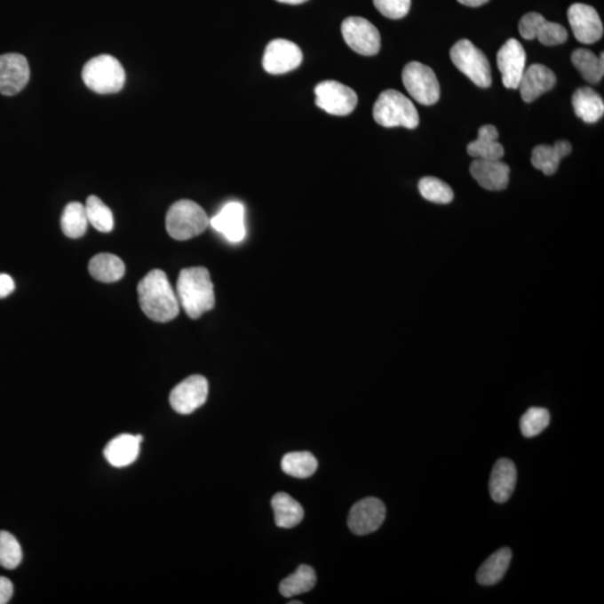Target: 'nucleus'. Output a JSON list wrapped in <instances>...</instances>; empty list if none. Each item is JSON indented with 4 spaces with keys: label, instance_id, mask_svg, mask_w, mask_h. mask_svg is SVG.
Returning a JSON list of instances; mask_svg holds the SVG:
<instances>
[{
    "label": "nucleus",
    "instance_id": "nucleus-1",
    "mask_svg": "<svg viewBox=\"0 0 604 604\" xmlns=\"http://www.w3.org/2000/svg\"><path fill=\"white\" fill-rule=\"evenodd\" d=\"M137 290L142 312L151 321L168 322L179 316V298L165 272L150 271L138 284Z\"/></svg>",
    "mask_w": 604,
    "mask_h": 604
},
{
    "label": "nucleus",
    "instance_id": "nucleus-2",
    "mask_svg": "<svg viewBox=\"0 0 604 604\" xmlns=\"http://www.w3.org/2000/svg\"><path fill=\"white\" fill-rule=\"evenodd\" d=\"M177 298L189 318L197 319L214 308V286L209 270L203 266L180 271Z\"/></svg>",
    "mask_w": 604,
    "mask_h": 604
},
{
    "label": "nucleus",
    "instance_id": "nucleus-3",
    "mask_svg": "<svg viewBox=\"0 0 604 604\" xmlns=\"http://www.w3.org/2000/svg\"><path fill=\"white\" fill-rule=\"evenodd\" d=\"M374 120L385 128L416 129L420 123L416 106L396 90L384 91L373 107Z\"/></svg>",
    "mask_w": 604,
    "mask_h": 604
},
{
    "label": "nucleus",
    "instance_id": "nucleus-4",
    "mask_svg": "<svg viewBox=\"0 0 604 604\" xmlns=\"http://www.w3.org/2000/svg\"><path fill=\"white\" fill-rule=\"evenodd\" d=\"M209 226L210 218L195 202H176L167 211L166 230L177 241L191 240L201 235Z\"/></svg>",
    "mask_w": 604,
    "mask_h": 604
},
{
    "label": "nucleus",
    "instance_id": "nucleus-5",
    "mask_svg": "<svg viewBox=\"0 0 604 604\" xmlns=\"http://www.w3.org/2000/svg\"><path fill=\"white\" fill-rule=\"evenodd\" d=\"M84 84L93 92L112 94L123 90L126 73L118 60L111 55H99L91 59L82 71Z\"/></svg>",
    "mask_w": 604,
    "mask_h": 604
},
{
    "label": "nucleus",
    "instance_id": "nucleus-6",
    "mask_svg": "<svg viewBox=\"0 0 604 604\" xmlns=\"http://www.w3.org/2000/svg\"><path fill=\"white\" fill-rule=\"evenodd\" d=\"M450 58L459 71L481 88H489L493 83L489 59L469 40H460L452 46Z\"/></svg>",
    "mask_w": 604,
    "mask_h": 604
},
{
    "label": "nucleus",
    "instance_id": "nucleus-7",
    "mask_svg": "<svg viewBox=\"0 0 604 604\" xmlns=\"http://www.w3.org/2000/svg\"><path fill=\"white\" fill-rule=\"evenodd\" d=\"M405 89L414 100L423 106H433L440 99V84L433 68L420 62H411L403 68Z\"/></svg>",
    "mask_w": 604,
    "mask_h": 604
},
{
    "label": "nucleus",
    "instance_id": "nucleus-8",
    "mask_svg": "<svg viewBox=\"0 0 604 604\" xmlns=\"http://www.w3.org/2000/svg\"><path fill=\"white\" fill-rule=\"evenodd\" d=\"M316 105L332 115H351L357 106L355 91L338 81H323L314 88Z\"/></svg>",
    "mask_w": 604,
    "mask_h": 604
},
{
    "label": "nucleus",
    "instance_id": "nucleus-9",
    "mask_svg": "<svg viewBox=\"0 0 604 604\" xmlns=\"http://www.w3.org/2000/svg\"><path fill=\"white\" fill-rule=\"evenodd\" d=\"M342 34L346 44L358 54L374 56L381 50L378 29L362 17H348L345 20Z\"/></svg>",
    "mask_w": 604,
    "mask_h": 604
},
{
    "label": "nucleus",
    "instance_id": "nucleus-10",
    "mask_svg": "<svg viewBox=\"0 0 604 604\" xmlns=\"http://www.w3.org/2000/svg\"><path fill=\"white\" fill-rule=\"evenodd\" d=\"M302 52L295 43L288 40H274L267 44L262 64L266 72L272 76L286 75L296 70L302 63Z\"/></svg>",
    "mask_w": 604,
    "mask_h": 604
},
{
    "label": "nucleus",
    "instance_id": "nucleus-11",
    "mask_svg": "<svg viewBox=\"0 0 604 604\" xmlns=\"http://www.w3.org/2000/svg\"><path fill=\"white\" fill-rule=\"evenodd\" d=\"M209 396V382L202 375H193L174 387L170 402L174 411L191 414L204 405Z\"/></svg>",
    "mask_w": 604,
    "mask_h": 604
},
{
    "label": "nucleus",
    "instance_id": "nucleus-12",
    "mask_svg": "<svg viewBox=\"0 0 604 604\" xmlns=\"http://www.w3.org/2000/svg\"><path fill=\"white\" fill-rule=\"evenodd\" d=\"M386 508L381 500L369 497L354 505L348 515V528L358 536L377 532L385 520Z\"/></svg>",
    "mask_w": 604,
    "mask_h": 604
},
{
    "label": "nucleus",
    "instance_id": "nucleus-13",
    "mask_svg": "<svg viewBox=\"0 0 604 604\" xmlns=\"http://www.w3.org/2000/svg\"><path fill=\"white\" fill-rule=\"evenodd\" d=\"M521 37L532 41L537 38L543 45L555 46L568 40V30L562 25L546 20L538 12H528L521 17L519 24Z\"/></svg>",
    "mask_w": 604,
    "mask_h": 604
},
{
    "label": "nucleus",
    "instance_id": "nucleus-14",
    "mask_svg": "<svg viewBox=\"0 0 604 604\" xmlns=\"http://www.w3.org/2000/svg\"><path fill=\"white\" fill-rule=\"evenodd\" d=\"M574 36L584 44H593L603 36V24L598 12L585 4H573L568 11Z\"/></svg>",
    "mask_w": 604,
    "mask_h": 604
},
{
    "label": "nucleus",
    "instance_id": "nucleus-15",
    "mask_svg": "<svg viewBox=\"0 0 604 604\" xmlns=\"http://www.w3.org/2000/svg\"><path fill=\"white\" fill-rule=\"evenodd\" d=\"M497 66L502 73L504 85L507 89H519L526 70V52L523 45L515 38H509L498 51Z\"/></svg>",
    "mask_w": 604,
    "mask_h": 604
},
{
    "label": "nucleus",
    "instance_id": "nucleus-16",
    "mask_svg": "<svg viewBox=\"0 0 604 604\" xmlns=\"http://www.w3.org/2000/svg\"><path fill=\"white\" fill-rule=\"evenodd\" d=\"M30 70L25 56L10 53L0 56V93L15 96L28 85Z\"/></svg>",
    "mask_w": 604,
    "mask_h": 604
},
{
    "label": "nucleus",
    "instance_id": "nucleus-17",
    "mask_svg": "<svg viewBox=\"0 0 604 604\" xmlns=\"http://www.w3.org/2000/svg\"><path fill=\"white\" fill-rule=\"evenodd\" d=\"M210 226L230 243H240L247 236L243 204L240 202L226 203L215 217L210 219Z\"/></svg>",
    "mask_w": 604,
    "mask_h": 604
},
{
    "label": "nucleus",
    "instance_id": "nucleus-18",
    "mask_svg": "<svg viewBox=\"0 0 604 604\" xmlns=\"http://www.w3.org/2000/svg\"><path fill=\"white\" fill-rule=\"evenodd\" d=\"M470 174L482 188L489 191H503L509 184L511 168L500 161L474 159L470 165Z\"/></svg>",
    "mask_w": 604,
    "mask_h": 604
},
{
    "label": "nucleus",
    "instance_id": "nucleus-19",
    "mask_svg": "<svg viewBox=\"0 0 604 604\" xmlns=\"http://www.w3.org/2000/svg\"><path fill=\"white\" fill-rule=\"evenodd\" d=\"M556 84V76L551 68L542 64H533L525 70L520 83L521 96L525 102H533L542 94L549 92Z\"/></svg>",
    "mask_w": 604,
    "mask_h": 604
},
{
    "label": "nucleus",
    "instance_id": "nucleus-20",
    "mask_svg": "<svg viewBox=\"0 0 604 604\" xmlns=\"http://www.w3.org/2000/svg\"><path fill=\"white\" fill-rule=\"evenodd\" d=\"M141 442V435L120 434L107 444L103 455L114 467H128L139 457Z\"/></svg>",
    "mask_w": 604,
    "mask_h": 604
},
{
    "label": "nucleus",
    "instance_id": "nucleus-21",
    "mask_svg": "<svg viewBox=\"0 0 604 604\" xmlns=\"http://www.w3.org/2000/svg\"><path fill=\"white\" fill-rule=\"evenodd\" d=\"M516 482L517 470L515 464L506 458L499 459L490 474V497L498 504L508 502L513 490H515Z\"/></svg>",
    "mask_w": 604,
    "mask_h": 604
},
{
    "label": "nucleus",
    "instance_id": "nucleus-22",
    "mask_svg": "<svg viewBox=\"0 0 604 604\" xmlns=\"http://www.w3.org/2000/svg\"><path fill=\"white\" fill-rule=\"evenodd\" d=\"M572 153V145L568 140H559L554 146L539 145L532 153V165L543 171L544 175L552 176L558 171L560 161Z\"/></svg>",
    "mask_w": 604,
    "mask_h": 604
},
{
    "label": "nucleus",
    "instance_id": "nucleus-23",
    "mask_svg": "<svg viewBox=\"0 0 604 604\" xmlns=\"http://www.w3.org/2000/svg\"><path fill=\"white\" fill-rule=\"evenodd\" d=\"M499 133L493 124L479 129L476 140L470 142L467 151L474 159H487V161H500L504 157V147L498 142Z\"/></svg>",
    "mask_w": 604,
    "mask_h": 604
},
{
    "label": "nucleus",
    "instance_id": "nucleus-24",
    "mask_svg": "<svg viewBox=\"0 0 604 604\" xmlns=\"http://www.w3.org/2000/svg\"><path fill=\"white\" fill-rule=\"evenodd\" d=\"M574 112L586 123H598L604 115L603 99L591 88H580L573 93Z\"/></svg>",
    "mask_w": 604,
    "mask_h": 604
},
{
    "label": "nucleus",
    "instance_id": "nucleus-25",
    "mask_svg": "<svg viewBox=\"0 0 604 604\" xmlns=\"http://www.w3.org/2000/svg\"><path fill=\"white\" fill-rule=\"evenodd\" d=\"M271 505L274 513L275 525L280 528H296L304 520V508L290 495L286 493L274 495Z\"/></svg>",
    "mask_w": 604,
    "mask_h": 604
},
{
    "label": "nucleus",
    "instance_id": "nucleus-26",
    "mask_svg": "<svg viewBox=\"0 0 604 604\" xmlns=\"http://www.w3.org/2000/svg\"><path fill=\"white\" fill-rule=\"evenodd\" d=\"M511 562L512 551L508 547H503L491 554L478 569V584L486 586L497 584L506 574Z\"/></svg>",
    "mask_w": 604,
    "mask_h": 604
},
{
    "label": "nucleus",
    "instance_id": "nucleus-27",
    "mask_svg": "<svg viewBox=\"0 0 604 604\" xmlns=\"http://www.w3.org/2000/svg\"><path fill=\"white\" fill-rule=\"evenodd\" d=\"M89 271L92 278L98 282L112 283L123 279L126 266L123 261L114 254L101 253L91 258Z\"/></svg>",
    "mask_w": 604,
    "mask_h": 604
},
{
    "label": "nucleus",
    "instance_id": "nucleus-28",
    "mask_svg": "<svg viewBox=\"0 0 604 604\" xmlns=\"http://www.w3.org/2000/svg\"><path fill=\"white\" fill-rule=\"evenodd\" d=\"M316 582L317 576L314 569L308 565H300L295 573L280 584L279 591L284 598H292L309 592L314 588Z\"/></svg>",
    "mask_w": 604,
    "mask_h": 604
},
{
    "label": "nucleus",
    "instance_id": "nucleus-29",
    "mask_svg": "<svg viewBox=\"0 0 604 604\" xmlns=\"http://www.w3.org/2000/svg\"><path fill=\"white\" fill-rule=\"evenodd\" d=\"M603 53L597 56L588 49H577L572 53V63L589 83H599L604 75Z\"/></svg>",
    "mask_w": 604,
    "mask_h": 604
},
{
    "label": "nucleus",
    "instance_id": "nucleus-30",
    "mask_svg": "<svg viewBox=\"0 0 604 604\" xmlns=\"http://www.w3.org/2000/svg\"><path fill=\"white\" fill-rule=\"evenodd\" d=\"M89 221L85 206L80 202H72L66 206L60 219L64 234L70 239H80L88 230Z\"/></svg>",
    "mask_w": 604,
    "mask_h": 604
},
{
    "label": "nucleus",
    "instance_id": "nucleus-31",
    "mask_svg": "<svg viewBox=\"0 0 604 604\" xmlns=\"http://www.w3.org/2000/svg\"><path fill=\"white\" fill-rule=\"evenodd\" d=\"M282 468L288 476L305 479L316 473L318 461L308 451L290 452L283 457Z\"/></svg>",
    "mask_w": 604,
    "mask_h": 604
},
{
    "label": "nucleus",
    "instance_id": "nucleus-32",
    "mask_svg": "<svg viewBox=\"0 0 604 604\" xmlns=\"http://www.w3.org/2000/svg\"><path fill=\"white\" fill-rule=\"evenodd\" d=\"M86 217L91 226L102 233L114 230L115 219L112 211L97 196H89L85 204Z\"/></svg>",
    "mask_w": 604,
    "mask_h": 604
},
{
    "label": "nucleus",
    "instance_id": "nucleus-33",
    "mask_svg": "<svg viewBox=\"0 0 604 604\" xmlns=\"http://www.w3.org/2000/svg\"><path fill=\"white\" fill-rule=\"evenodd\" d=\"M418 191L423 198L435 204H449L455 197V194L448 184L431 176L425 177L418 181Z\"/></svg>",
    "mask_w": 604,
    "mask_h": 604
},
{
    "label": "nucleus",
    "instance_id": "nucleus-34",
    "mask_svg": "<svg viewBox=\"0 0 604 604\" xmlns=\"http://www.w3.org/2000/svg\"><path fill=\"white\" fill-rule=\"evenodd\" d=\"M550 412L543 408H530L521 417L520 426L525 438H534L549 426Z\"/></svg>",
    "mask_w": 604,
    "mask_h": 604
},
{
    "label": "nucleus",
    "instance_id": "nucleus-35",
    "mask_svg": "<svg viewBox=\"0 0 604 604\" xmlns=\"http://www.w3.org/2000/svg\"><path fill=\"white\" fill-rule=\"evenodd\" d=\"M23 560V552L19 541L6 530H0V565L7 569H15Z\"/></svg>",
    "mask_w": 604,
    "mask_h": 604
},
{
    "label": "nucleus",
    "instance_id": "nucleus-36",
    "mask_svg": "<svg viewBox=\"0 0 604 604\" xmlns=\"http://www.w3.org/2000/svg\"><path fill=\"white\" fill-rule=\"evenodd\" d=\"M373 2L377 10L391 20L403 19L411 8V0H373Z\"/></svg>",
    "mask_w": 604,
    "mask_h": 604
},
{
    "label": "nucleus",
    "instance_id": "nucleus-37",
    "mask_svg": "<svg viewBox=\"0 0 604 604\" xmlns=\"http://www.w3.org/2000/svg\"><path fill=\"white\" fill-rule=\"evenodd\" d=\"M14 593V586L10 579L5 576H0V604H6Z\"/></svg>",
    "mask_w": 604,
    "mask_h": 604
},
{
    "label": "nucleus",
    "instance_id": "nucleus-38",
    "mask_svg": "<svg viewBox=\"0 0 604 604\" xmlns=\"http://www.w3.org/2000/svg\"><path fill=\"white\" fill-rule=\"evenodd\" d=\"M15 290V282L11 275L0 274V299L6 298Z\"/></svg>",
    "mask_w": 604,
    "mask_h": 604
},
{
    "label": "nucleus",
    "instance_id": "nucleus-39",
    "mask_svg": "<svg viewBox=\"0 0 604 604\" xmlns=\"http://www.w3.org/2000/svg\"><path fill=\"white\" fill-rule=\"evenodd\" d=\"M458 2L463 4L465 6L479 7L485 5V4L489 3V0H458Z\"/></svg>",
    "mask_w": 604,
    "mask_h": 604
},
{
    "label": "nucleus",
    "instance_id": "nucleus-40",
    "mask_svg": "<svg viewBox=\"0 0 604 604\" xmlns=\"http://www.w3.org/2000/svg\"><path fill=\"white\" fill-rule=\"evenodd\" d=\"M277 2L282 4H289V5H300V4L308 2V0H277Z\"/></svg>",
    "mask_w": 604,
    "mask_h": 604
},
{
    "label": "nucleus",
    "instance_id": "nucleus-41",
    "mask_svg": "<svg viewBox=\"0 0 604 604\" xmlns=\"http://www.w3.org/2000/svg\"><path fill=\"white\" fill-rule=\"evenodd\" d=\"M289 603H290V604H296V603L301 604L302 602L301 601H291V602H289Z\"/></svg>",
    "mask_w": 604,
    "mask_h": 604
}]
</instances>
